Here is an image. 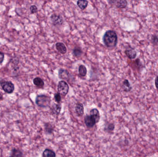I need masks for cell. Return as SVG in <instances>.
I'll return each mask as SVG.
<instances>
[{"label":"cell","instance_id":"6da1fadb","mask_svg":"<svg viewBox=\"0 0 158 157\" xmlns=\"http://www.w3.org/2000/svg\"><path fill=\"white\" fill-rule=\"evenodd\" d=\"M103 41L108 48H114L118 43V36L116 33L112 30L106 32L104 35Z\"/></svg>","mask_w":158,"mask_h":157},{"label":"cell","instance_id":"7a4b0ae2","mask_svg":"<svg viewBox=\"0 0 158 157\" xmlns=\"http://www.w3.org/2000/svg\"><path fill=\"white\" fill-rule=\"evenodd\" d=\"M50 102L51 100L50 97L44 94L38 96L36 98V104L40 108H47L50 105Z\"/></svg>","mask_w":158,"mask_h":157},{"label":"cell","instance_id":"3957f363","mask_svg":"<svg viewBox=\"0 0 158 157\" xmlns=\"http://www.w3.org/2000/svg\"><path fill=\"white\" fill-rule=\"evenodd\" d=\"M57 91L61 96H66L69 91L68 84L63 80L60 81L57 85Z\"/></svg>","mask_w":158,"mask_h":157},{"label":"cell","instance_id":"277c9868","mask_svg":"<svg viewBox=\"0 0 158 157\" xmlns=\"http://www.w3.org/2000/svg\"><path fill=\"white\" fill-rule=\"evenodd\" d=\"M0 85L4 91L7 94H11L15 90V85L11 81H1Z\"/></svg>","mask_w":158,"mask_h":157},{"label":"cell","instance_id":"5b68a950","mask_svg":"<svg viewBox=\"0 0 158 157\" xmlns=\"http://www.w3.org/2000/svg\"><path fill=\"white\" fill-rule=\"evenodd\" d=\"M50 19L54 26H61L64 22L63 18L60 15L53 14L50 16Z\"/></svg>","mask_w":158,"mask_h":157},{"label":"cell","instance_id":"8992f818","mask_svg":"<svg viewBox=\"0 0 158 157\" xmlns=\"http://www.w3.org/2000/svg\"><path fill=\"white\" fill-rule=\"evenodd\" d=\"M58 76L59 78L61 79L68 81L70 75L68 71L65 69H60L58 71Z\"/></svg>","mask_w":158,"mask_h":157},{"label":"cell","instance_id":"52a82bcc","mask_svg":"<svg viewBox=\"0 0 158 157\" xmlns=\"http://www.w3.org/2000/svg\"><path fill=\"white\" fill-rule=\"evenodd\" d=\"M90 115L94 120L96 123H98L100 121V112L99 110L96 108L92 109L90 111Z\"/></svg>","mask_w":158,"mask_h":157},{"label":"cell","instance_id":"ba28073f","mask_svg":"<svg viewBox=\"0 0 158 157\" xmlns=\"http://www.w3.org/2000/svg\"><path fill=\"white\" fill-rule=\"evenodd\" d=\"M86 125L88 128H92L95 125L96 122L90 115H86L84 119Z\"/></svg>","mask_w":158,"mask_h":157},{"label":"cell","instance_id":"9c48e42d","mask_svg":"<svg viewBox=\"0 0 158 157\" xmlns=\"http://www.w3.org/2000/svg\"><path fill=\"white\" fill-rule=\"evenodd\" d=\"M125 53L127 57L130 59H135L137 55L136 51L133 48H129L126 50L125 51Z\"/></svg>","mask_w":158,"mask_h":157},{"label":"cell","instance_id":"30bf717a","mask_svg":"<svg viewBox=\"0 0 158 157\" xmlns=\"http://www.w3.org/2000/svg\"><path fill=\"white\" fill-rule=\"evenodd\" d=\"M56 47L57 51L61 54L64 55L67 53V49L64 44L62 42H57L56 44Z\"/></svg>","mask_w":158,"mask_h":157},{"label":"cell","instance_id":"8fae6325","mask_svg":"<svg viewBox=\"0 0 158 157\" xmlns=\"http://www.w3.org/2000/svg\"><path fill=\"white\" fill-rule=\"evenodd\" d=\"M62 106L60 104H54L50 108L52 113L53 114L58 116L61 112Z\"/></svg>","mask_w":158,"mask_h":157},{"label":"cell","instance_id":"7c38bea8","mask_svg":"<svg viewBox=\"0 0 158 157\" xmlns=\"http://www.w3.org/2000/svg\"><path fill=\"white\" fill-rule=\"evenodd\" d=\"M76 111L79 117H82L84 114V106L81 103H77L76 106Z\"/></svg>","mask_w":158,"mask_h":157},{"label":"cell","instance_id":"4fadbf2b","mask_svg":"<svg viewBox=\"0 0 158 157\" xmlns=\"http://www.w3.org/2000/svg\"><path fill=\"white\" fill-rule=\"evenodd\" d=\"M122 88L124 91L126 92H130L132 89L130 82H129V80L127 79H125L123 82L122 84Z\"/></svg>","mask_w":158,"mask_h":157},{"label":"cell","instance_id":"5bb4252c","mask_svg":"<svg viewBox=\"0 0 158 157\" xmlns=\"http://www.w3.org/2000/svg\"><path fill=\"white\" fill-rule=\"evenodd\" d=\"M33 82L35 86L39 88H42L44 85L43 79L39 77H35L33 79Z\"/></svg>","mask_w":158,"mask_h":157},{"label":"cell","instance_id":"9a60e30c","mask_svg":"<svg viewBox=\"0 0 158 157\" xmlns=\"http://www.w3.org/2000/svg\"><path fill=\"white\" fill-rule=\"evenodd\" d=\"M42 156L43 157H55L56 154L52 150L49 149H45L43 152Z\"/></svg>","mask_w":158,"mask_h":157},{"label":"cell","instance_id":"2e32d148","mask_svg":"<svg viewBox=\"0 0 158 157\" xmlns=\"http://www.w3.org/2000/svg\"><path fill=\"white\" fill-rule=\"evenodd\" d=\"M88 2L86 0H78L77 2V6L79 7V8L81 10H84L86 9L88 7Z\"/></svg>","mask_w":158,"mask_h":157},{"label":"cell","instance_id":"e0dca14e","mask_svg":"<svg viewBox=\"0 0 158 157\" xmlns=\"http://www.w3.org/2000/svg\"><path fill=\"white\" fill-rule=\"evenodd\" d=\"M10 157H23L24 156L22 152L19 149L13 148L11 152Z\"/></svg>","mask_w":158,"mask_h":157},{"label":"cell","instance_id":"ac0fdd59","mask_svg":"<svg viewBox=\"0 0 158 157\" xmlns=\"http://www.w3.org/2000/svg\"><path fill=\"white\" fill-rule=\"evenodd\" d=\"M44 130L45 132L49 134H52L54 131V127L50 123H46L44 124Z\"/></svg>","mask_w":158,"mask_h":157},{"label":"cell","instance_id":"d6986e66","mask_svg":"<svg viewBox=\"0 0 158 157\" xmlns=\"http://www.w3.org/2000/svg\"><path fill=\"white\" fill-rule=\"evenodd\" d=\"M78 71H79V74L81 76H86V73H87V69H86V67L85 65H80Z\"/></svg>","mask_w":158,"mask_h":157},{"label":"cell","instance_id":"ffe728a7","mask_svg":"<svg viewBox=\"0 0 158 157\" xmlns=\"http://www.w3.org/2000/svg\"><path fill=\"white\" fill-rule=\"evenodd\" d=\"M127 6L126 0H119L117 1L116 7L119 9H124Z\"/></svg>","mask_w":158,"mask_h":157},{"label":"cell","instance_id":"44dd1931","mask_svg":"<svg viewBox=\"0 0 158 157\" xmlns=\"http://www.w3.org/2000/svg\"><path fill=\"white\" fill-rule=\"evenodd\" d=\"M73 55L76 57H79L82 55V49L79 47H76L73 50Z\"/></svg>","mask_w":158,"mask_h":157},{"label":"cell","instance_id":"7402d4cb","mask_svg":"<svg viewBox=\"0 0 158 157\" xmlns=\"http://www.w3.org/2000/svg\"><path fill=\"white\" fill-rule=\"evenodd\" d=\"M115 129V125L113 123H109L105 128V131L109 133L113 131Z\"/></svg>","mask_w":158,"mask_h":157},{"label":"cell","instance_id":"603a6c76","mask_svg":"<svg viewBox=\"0 0 158 157\" xmlns=\"http://www.w3.org/2000/svg\"><path fill=\"white\" fill-rule=\"evenodd\" d=\"M54 99L56 102H57V103H59L61 101V94H60L58 92L55 93L54 94Z\"/></svg>","mask_w":158,"mask_h":157},{"label":"cell","instance_id":"cb8c5ba5","mask_svg":"<svg viewBox=\"0 0 158 157\" xmlns=\"http://www.w3.org/2000/svg\"><path fill=\"white\" fill-rule=\"evenodd\" d=\"M30 9L31 12L32 13H35L38 12V8L35 5L31 6L30 8Z\"/></svg>","mask_w":158,"mask_h":157},{"label":"cell","instance_id":"d4e9b609","mask_svg":"<svg viewBox=\"0 0 158 157\" xmlns=\"http://www.w3.org/2000/svg\"><path fill=\"white\" fill-rule=\"evenodd\" d=\"M152 42L153 44H157L158 42V38L156 36H153L152 37Z\"/></svg>","mask_w":158,"mask_h":157},{"label":"cell","instance_id":"484cf974","mask_svg":"<svg viewBox=\"0 0 158 157\" xmlns=\"http://www.w3.org/2000/svg\"><path fill=\"white\" fill-rule=\"evenodd\" d=\"M4 59V55L3 53L0 52V65L3 63Z\"/></svg>","mask_w":158,"mask_h":157},{"label":"cell","instance_id":"4316f807","mask_svg":"<svg viewBox=\"0 0 158 157\" xmlns=\"http://www.w3.org/2000/svg\"><path fill=\"white\" fill-rule=\"evenodd\" d=\"M155 83L156 88L158 91V76L156 77L155 79Z\"/></svg>","mask_w":158,"mask_h":157},{"label":"cell","instance_id":"83f0119b","mask_svg":"<svg viewBox=\"0 0 158 157\" xmlns=\"http://www.w3.org/2000/svg\"><path fill=\"white\" fill-rule=\"evenodd\" d=\"M107 1H108L109 3L110 4L114 3L117 1V0H107Z\"/></svg>","mask_w":158,"mask_h":157},{"label":"cell","instance_id":"f1b7e54d","mask_svg":"<svg viewBox=\"0 0 158 157\" xmlns=\"http://www.w3.org/2000/svg\"><path fill=\"white\" fill-rule=\"evenodd\" d=\"M3 94L0 92V101L3 100Z\"/></svg>","mask_w":158,"mask_h":157}]
</instances>
